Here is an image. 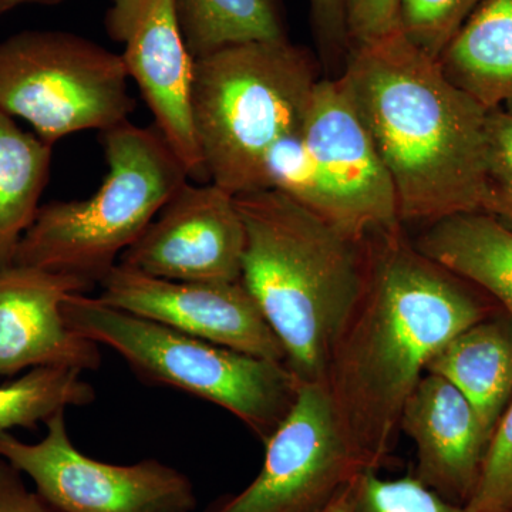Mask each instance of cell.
Listing matches in <instances>:
<instances>
[{
	"instance_id": "cell-6",
	"label": "cell",
	"mask_w": 512,
	"mask_h": 512,
	"mask_svg": "<svg viewBox=\"0 0 512 512\" xmlns=\"http://www.w3.org/2000/svg\"><path fill=\"white\" fill-rule=\"evenodd\" d=\"M62 311L70 329L114 350L144 382L217 404L264 443L298 396L301 383L285 363L185 335L86 293L70 295Z\"/></svg>"
},
{
	"instance_id": "cell-11",
	"label": "cell",
	"mask_w": 512,
	"mask_h": 512,
	"mask_svg": "<svg viewBox=\"0 0 512 512\" xmlns=\"http://www.w3.org/2000/svg\"><path fill=\"white\" fill-rule=\"evenodd\" d=\"M107 35L123 46L120 57L153 114L154 127L180 158L190 180L210 183L191 117L195 59L178 0H109Z\"/></svg>"
},
{
	"instance_id": "cell-3",
	"label": "cell",
	"mask_w": 512,
	"mask_h": 512,
	"mask_svg": "<svg viewBox=\"0 0 512 512\" xmlns=\"http://www.w3.org/2000/svg\"><path fill=\"white\" fill-rule=\"evenodd\" d=\"M245 227L241 281L299 383L323 382L362 291L365 247L278 190L235 197Z\"/></svg>"
},
{
	"instance_id": "cell-26",
	"label": "cell",
	"mask_w": 512,
	"mask_h": 512,
	"mask_svg": "<svg viewBox=\"0 0 512 512\" xmlns=\"http://www.w3.org/2000/svg\"><path fill=\"white\" fill-rule=\"evenodd\" d=\"M400 6L402 0H348L349 50L400 29Z\"/></svg>"
},
{
	"instance_id": "cell-15",
	"label": "cell",
	"mask_w": 512,
	"mask_h": 512,
	"mask_svg": "<svg viewBox=\"0 0 512 512\" xmlns=\"http://www.w3.org/2000/svg\"><path fill=\"white\" fill-rule=\"evenodd\" d=\"M400 431L416 446L417 480L451 503L466 505L488 439L463 393L443 377L424 373L404 406Z\"/></svg>"
},
{
	"instance_id": "cell-5",
	"label": "cell",
	"mask_w": 512,
	"mask_h": 512,
	"mask_svg": "<svg viewBox=\"0 0 512 512\" xmlns=\"http://www.w3.org/2000/svg\"><path fill=\"white\" fill-rule=\"evenodd\" d=\"M100 134L109 171L99 190L86 200L40 205L13 264L74 276L94 288L190 181L156 127L127 120Z\"/></svg>"
},
{
	"instance_id": "cell-17",
	"label": "cell",
	"mask_w": 512,
	"mask_h": 512,
	"mask_svg": "<svg viewBox=\"0 0 512 512\" xmlns=\"http://www.w3.org/2000/svg\"><path fill=\"white\" fill-rule=\"evenodd\" d=\"M414 245L463 281L477 285L512 319V228L487 212H463L429 224Z\"/></svg>"
},
{
	"instance_id": "cell-14",
	"label": "cell",
	"mask_w": 512,
	"mask_h": 512,
	"mask_svg": "<svg viewBox=\"0 0 512 512\" xmlns=\"http://www.w3.org/2000/svg\"><path fill=\"white\" fill-rule=\"evenodd\" d=\"M92 285L46 269L12 264L0 269V376L36 367L97 370L99 345L69 328L63 302Z\"/></svg>"
},
{
	"instance_id": "cell-13",
	"label": "cell",
	"mask_w": 512,
	"mask_h": 512,
	"mask_svg": "<svg viewBox=\"0 0 512 512\" xmlns=\"http://www.w3.org/2000/svg\"><path fill=\"white\" fill-rule=\"evenodd\" d=\"M244 251L234 195L212 183H185L119 264L168 281L237 282Z\"/></svg>"
},
{
	"instance_id": "cell-27",
	"label": "cell",
	"mask_w": 512,
	"mask_h": 512,
	"mask_svg": "<svg viewBox=\"0 0 512 512\" xmlns=\"http://www.w3.org/2000/svg\"><path fill=\"white\" fill-rule=\"evenodd\" d=\"M346 5L348 0H309L316 40L329 59H336L339 56L348 57Z\"/></svg>"
},
{
	"instance_id": "cell-21",
	"label": "cell",
	"mask_w": 512,
	"mask_h": 512,
	"mask_svg": "<svg viewBox=\"0 0 512 512\" xmlns=\"http://www.w3.org/2000/svg\"><path fill=\"white\" fill-rule=\"evenodd\" d=\"M96 399L82 372L63 367H36L0 386V431L35 430L56 413L83 407Z\"/></svg>"
},
{
	"instance_id": "cell-2",
	"label": "cell",
	"mask_w": 512,
	"mask_h": 512,
	"mask_svg": "<svg viewBox=\"0 0 512 512\" xmlns=\"http://www.w3.org/2000/svg\"><path fill=\"white\" fill-rule=\"evenodd\" d=\"M340 79L396 192L400 222L483 211L488 111L402 30L355 46Z\"/></svg>"
},
{
	"instance_id": "cell-22",
	"label": "cell",
	"mask_w": 512,
	"mask_h": 512,
	"mask_svg": "<svg viewBox=\"0 0 512 512\" xmlns=\"http://www.w3.org/2000/svg\"><path fill=\"white\" fill-rule=\"evenodd\" d=\"M352 512H471L451 503L417 480L414 474L383 478L379 471H365L355 481Z\"/></svg>"
},
{
	"instance_id": "cell-1",
	"label": "cell",
	"mask_w": 512,
	"mask_h": 512,
	"mask_svg": "<svg viewBox=\"0 0 512 512\" xmlns=\"http://www.w3.org/2000/svg\"><path fill=\"white\" fill-rule=\"evenodd\" d=\"M363 247L362 291L330 350L323 384L363 468L379 471L430 360L494 313L466 281L421 254L402 225L373 232Z\"/></svg>"
},
{
	"instance_id": "cell-16",
	"label": "cell",
	"mask_w": 512,
	"mask_h": 512,
	"mask_svg": "<svg viewBox=\"0 0 512 512\" xmlns=\"http://www.w3.org/2000/svg\"><path fill=\"white\" fill-rule=\"evenodd\" d=\"M426 373L463 393L490 443L512 397V319L491 315L461 330L433 356Z\"/></svg>"
},
{
	"instance_id": "cell-24",
	"label": "cell",
	"mask_w": 512,
	"mask_h": 512,
	"mask_svg": "<svg viewBox=\"0 0 512 512\" xmlns=\"http://www.w3.org/2000/svg\"><path fill=\"white\" fill-rule=\"evenodd\" d=\"M466 507L471 512H512V397L495 426Z\"/></svg>"
},
{
	"instance_id": "cell-7",
	"label": "cell",
	"mask_w": 512,
	"mask_h": 512,
	"mask_svg": "<svg viewBox=\"0 0 512 512\" xmlns=\"http://www.w3.org/2000/svg\"><path fill=\"white\" fill-rule=\"evenodd\" d=\"M265 170L268 190L353 241L402 225L390 175L340 77L318 80L301 130L276 144Z\"/></svg>"
},
{
	"instance_id": "cell-9",
	"label": "cell",
	"mask_w": 512,
	"mask_h": 512,
	"mask_svg": "<svg viewBox=\"0 0 512 512\" xmlns=\"http://www.w3.org/2000/svg\"><path fill=\"white\" fill-rule=\"evenodd\" d=\"M39 443L0 431V457L32 478L56 512H192L194 484L156 458L136 464L104 463L82 453L67 430L66 410L45 423Z\"/></svg>"
},
{
	"instance_id": "cell-25",
	"label": "cell",
	"mask_w": 512,
	"mask_h": 512,
	"mask_svg": "<svg viewBox=\"0 0 512 512\" xmlns=\"http://www.w3.org/2000/svg\"><path fill=\"white\" fill-rule=\"evenodd\" d=\"M483 212L512 224V113L488 111L487 190Z\"/></svg>"
},
{
	"instance_id": "cell-8",
	"label": "cell",
	"mask_w": 512,
	"mask_h": 512,
	"mask_svg": "<svg viewBox=\"0 0 512 512\" xmlns=\"http://www.w3.org/2000/svg\"><path fill=\"white\" fill-rule=\"evenodd\" d=\"M117 53L62 30H25L0 42V111L50 146L130 120L136 101Z\"/></svg>"
},
{
	"instance_id": "cell-23",
	"label": "cell",
	"mask_w": 512,
	"mask_h": 512,
	"mask_svg": "<svg viewBox=\"0 0 512 512\" xmlns=\"http://www.w3.org/2000/svg\"><path fill=\"white\" fill-rule=\"evenodd\" d=\"M481 0H402L400 30L427 55L439 60L450 40Z\"/></svg>"
},
{
	"instance_id": "cell-29",
	"label": "cell",
	"mask_w": 512,
	"mask_h": 512,
	"mask_svg": "<svg viewBox=\"0 0 512 512\" xmlns=\"http://www.w3.org/2000/svg\"><path fill=\"white\" fill-rule=\"evenodd\" d=\"M355 481L350 483L348 487L343 488V490L340 491L332 501H330L328 507H326L322 512H352Z\"/></svg>"
},
{
	"instance_id": "cell-19",
	"label": "cell",
	"mask_w": 512,
	"mask_h": 512,
	"mask_svg": "<svg viewBox=\"0 0 512 512\" xmlns=\"http://www.w3.org/2000/svg\"><path fill=\"white\" fill-rule=\"evenodd\" d=\"M53 146L0 111V269L15 262L49 180Z\"/></svg>"
},
{
	"instance_id": "cell-18",
	"label": "cell",
	"mask_w": 512,
	"mask_h": 512,
	"mask_svg": "<svg viewBox=\"0 0 512 512\" xmlns=\"http://www.w3.org/2000/svg\"><path fill=\"white\" fill-rule=\"evenodd\" d=\"M439 63L485 109L512 113V0H481Z\"/></svg>"
},
{
	"instance_id": "cell-20",
	"label": "cell",
	"mask_w": 512,
	"mask_h": 512,
	"mask_svg": "<svg viewBox=\"0 0 512 512\" xmlns=\"http://www.w3.org/2000/svg\"><path fill=\"white\" fill-rule=\"evenodd\" d=\"M181 28L194 59L255 40H284L281 0H178Z\"/></svg>"
},
{
	"instance_id": "cell-10",
	"label": "cell",
	"mask_w": 512,
	"mask_h": 512,
	"mask_svg": "<svg viewBox=\"0 0 512 512\" xmlns=\"http://www.w3.org/2000/svg\"><path fill=\"white\" fill-rule=\"evenodd\" d=\"M264 444L255 480L210 512H322L366 471L323 382L299 384L292 409Z\"/></svg>"
},
{
	"instance_id": "cell-12",
	"label": "cell",
	"mask_w": 512,
	"mask_h": 512,
	"mask_svg": "<svg viewBox=\"0 0 512 512\" xmlns=\"http://www.w3.org/2000/svg\"><path fill=\"white\" fill-rule=\"evenodd\" d=\"M97 298L185 335L285 363V350L242 281H168L117 264Z\"/></svg>"
},
{
	"instance_id": "cell-4",
	"label": "cell",
	"mask_w": 512,
	"mask_h": 512,
	"mask_svg": "<svg viewBox=\"0 0 512 512\" xmlns=\"http://www.w3.org/2000/svg\"><path fill=\"white\" fill-rule=\"evenodd\" d=\"M318 80L311 56L289 39L195 59L192 126L210 183L234 197L268 190L269 153L301 130Z\"/></svg>"
},
{
	"instance_id": "cell-28",
	"label": "cell",
	"mask_w": 512,
	"mask_h": 512,
	"mask_svg": "<svg viewBox=\"0 0 512 512\" xmlns=\"http://www.w3.org/2000/svg\"><path fill=\"white\" fill-rule=\"evenodd\" d=\"M0 512H56L37 491H30L23 474L0 457Z\"/></svg>"
},
{
	"instance_id": "cell-30",
	"label": "cell",
	"mask_w": 512,
	"mask_h": 512,
	"mask_svg": "<svg viewBox=\"0 0 512 512\" xmlns=\"http://www.w3.org/2000/svg\"><path fill=\"white\" fill-rule=\"evenodd\" d=\"M64 0H0V18L5 13L10 12L18 6L22 5H57L62 3Z\"/></svg>"
}]
</instances>
